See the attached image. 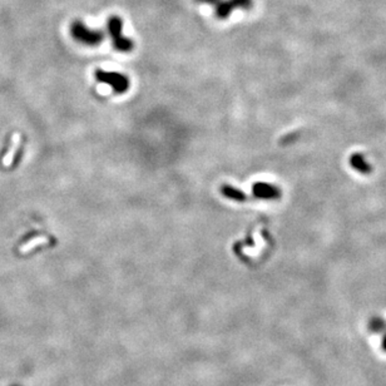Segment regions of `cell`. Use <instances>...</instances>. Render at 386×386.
I'll return each mask as SVG.
<instances>
[{
    "mask_svg": "<svg viewBox=\"0 0 386 386\" xmlns=\"http://www.w3.org/2000/svg\"><path fill=\"white\" fill-rule=\"evenodd\" d=\"M370 330L374 332H383L386 329V322L383 318H374L370 321Z\"/></svg>",
    "mask_w": 386,
    "mask_h": 386,
    "instance_id": "obj_8",
    "label": "cell"
},
{
    "mask_svg": "<svg viewBox=\"0 0 386 386\" xmlns=\"http://www.w3.org/2000/svg\"><path fill=\"white\" fill-rule=\"evenodd\" d=\"M253 5V0H221L215 6V15L218 19H227L236 9H251Z\"/></svg>",
    "mask_w": 386,
    "mask_h": 386,
    "instance_id": "obj_4",
    "label": "cell"
},
{
    "mask_svg": "<svg viewBox=\"0 0 386 386\" xmlns=\"http://www.w3.org/2000/svg\"><path fill=\"white\" fill-rule=\"evenodd\" d=\"M383 342H384V347H385V349H386V336H385V338H384Z\"/></svg>",
    "mask_w": 386,
    "mask_h": 386,
    "instance_id": "obj_10",
    "label": "cell"
},
{
    "mask_svg": "<svg viewBox=\"0 0 386 386\" xmlns=\"http://www.w3.org/2000/svg\"><path fill=\"white\" fill-rule=\"evenodd\" d=\"M252 192L257 198L261 199H276L281 196V192L276 186L265 182H257L252 187Z\"/></svg>",
    "mask_w": 386,
    "mask_h": 386,
    "instance_id": "obj_5",
    "label": "cell"
},
{
    "mask_svg": "<svg viewBox=\"0 0 386 386\" xmlns=\"http://www.w3.org/2000/svg\"><path fill=\"white\" fill-rule=\"evenodd\" d=\"M72 37L77 42L85 44V46L96 47L99 46L102 40L104 39V33L102 30H93L83 24L79 20H75L71 26Z\"/></svg>",
    "mask_w": 386,
    "mask_h": 386,
    "instance_id": "obj_2",
    "label": "cell"
},
{
    "mask_svg": "<svg viewBox=\"0 0 386 386\" xmlns=\"http://www.w3.org/2000/svg\"><path fill=\"white\" fill-rule=\"evenodd\" d=\"M108 33L112 38L113 47L120 51L128 53L134 48V43L123 34V22L120 17H111L108 19Z\"/></svg>",
    "mask_w": 386,
    "mask_h": 386,
    "instance_id": "obj_1",
    "label": "cell"
},
{
    "mask_svg": "<svg viewBox=\"0 0 386 386\" xmlns=\"http://www.w3.org/2000/svg\"><path fill=\"white\" fill-rule=\"evenodd\" d=\"M96 78L98 82L108 84L117 94H122L129 87V80L124 74H121L118 72H108L98 69L96 72Z\"/></svg>",
    "mask_w": 386,
    "mask_h": 386,
    "instance_id": "obj_3",
    "label": "cell"
},
{
    "mask_svg": "<svg viewBox=\"0 0 386 386\" xmlns=\"http://www.w3.org/2000/svg\"><path fill=\"white\" fill-rule=\"evenodd\" d=\"M194 1L198 4H208V5L216 6L221 0H194Z\"/></svg>",
    "mask_w": 386,
    "mask_h": 386,
    "instance_id": "obj_9",
    "label": "cell"
},
{
    "mask_svg": "<svg viewBox=\"0 0 386 386\" xmlns=\"http://www.w3.org/2000/svg\"><path fill=\"white\" fill-rule=\"evenodd\" d=\"M222 193H223V196H226L230 199H233V201L242 202L246 199V194H244V193H242L241 191L239 190H236L235 187H231V186H223V187H222Z\"/></svg>",
    "mask_w": 386,
    "mask_h": 386,
    "instance_id": "obj_7",
    "label": "cell"
},
{
    "mask_svg": "<svg viewBox=\"0 0 386 386\" xmlns=\"http://www.w3.org/2000/svg\"><path fill=\"white\" fill-rule=\"evenodd\" d=\"M350 166L355 170H358L359 173L365 174V176L372 172V166L367 162L365 156H362L361 153H354L350 157Z\"/></svg>",
    "mask_w": 386,
    "mask_h": 386,
    "instance_id": "obj_6",
    "label": "cell"
}]
</instances>
